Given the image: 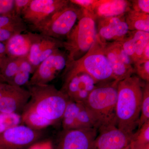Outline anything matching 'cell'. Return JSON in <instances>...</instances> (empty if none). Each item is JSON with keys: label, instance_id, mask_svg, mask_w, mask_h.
Masks as SVG:
<instances>
[{"label": "cell", "instance_id": "e0dca14e", "mask_svg": "<svg viewBox=\"0 0 149 149\" xmlns=\"http://www.w3.org/2000/svg\"><path fill=\"white\" fill-rule=\"evenodd\" d=\"M130 9V1L94 0L88 11L92 14L97 20L125 15Z\"/></svg>", "mask_w": 149, "mask_h": 149}, {"label": "cell", "instance_id": "8992f818", "mask_svg": "<svg viewBox=\"0 0 149 149\" xmlns=\"http://www.w3.org/2000/svg\"><path fill=\"white\" fill-rule=\"evenodd\" d=\"M83 10L70 2L56 13L35 32L62 40L66 38L83 14Z\"/></svg>", "mask_w": 149, "mask_h": 149}, {"label": "cell", "instance_id": "f546056e", "mask_svg": "<svg viewBox=\"0 0 149 149\" xmlns=\"http://www.w3.org/2000/svg\"><path fill=\"white\" fill-rule=\"evenodd\" d=\"M120 42L122 45L123 49L131 58L133 62L136 52V47L135 42L130 31L127 36Z\"/></svg>", "mask_w": 149, "mask_h": 149}, {"label": "cell", "instance_id": "5b68a950", "mask_svg": "<svg viewBox=\"0 0 149 149\" xmlns=\"http://www.w3.org/2000/svg\"><path fill=\"white\" fill-rule=\"evenodd\" d=\"M77 23L63 41V47L68 56V63L81 58L90 50L97 35L96 19L83 9Z\"/></svg>", "mask_w": 149, "mask_h": 149}, {"label": "cell", "instance_id": "836d02e7", "mask_svg": "<svg viewBox=\"0 0 149 149\" xmlns=\"http://www.w3.org/2000/svg\"><path fill=\"white\" fill-rule=\"evenodd\" d=\"M19 33H21L12 29H0V42L5 44L11 37Z\"/></svg>", "mask_w": 149, "mask_h": 149}, {"label": "cell", "instance_id": "4fadbf2b", "mask_svg": "<svg viewBox=\"0 0 149 149\" xmlns=\"http://www.w3.org/2000/svg\"><path fill=\"white\" fill-rule=\"evenodd\" d=\"M97 84L90 75L81 72L63 80L60 90L70 100L84 103Z\"/></svg>", "mask_w": 149, "mask_h": 149}, {"label": "cell", "instance_id": "d6a6232c", "mask_svg": "<svg viewBox=\"0 0 149 149\" xmlns=\"http://www.w3.org/2000/svg\"><path fill=\"white\" fill-rule=\"evenodd\" d=\"M31 2V0H15V14L22 17Z\"/></svg>", "mask_w": 149, "mask_h": 149}, {"label": "cell", "instance_id": "6da1fadb", "mask_svg": "<svg viewBox=\"0 0 149 149\" xmlns=\"http://www.w3.org/2000/svg\"><path fill=\"white\" fill-rule=\"evenodd\" d=\"M144 83L134 75L118 83L116 107V126L126 133L133 134L138 126Z\"/></svg>", "mask_w": 149, "mask_h": 149}, {"label": "cell", "instance_id": "30bf717a", "mask_svg": "<svg viewBox=\"0 0 149 149\" xmlns=\"http://www.w3.org/2000/svg\"><path fill=\"white\" fill-rule=\"evenodd\" d=\"M0 137V149H24L36 143L41 136L40 131L23 125L8 128Z\"/></svg>", "mask_w": 149, "mask_h": 149}, {"label": "cell", "instance_id": "4316f807", "mask_svg": "<svg viewBox=\"0 0 149 149\" xmlns=\"http://www.w3.org/2000/svg\"><path fill=\"white\" fill-rule=\"evenodd\" d=\"M149 120V82L144 83L143 90V97L141 103V114L138 123L140 128L145 123Z\"/></svg>", "mask_w": 149, "mask_h": 149}, {"label": "cell", "instance_id": "9a60e30c", "mask_svg": "<svg viewBox=\"0 0 149 149\" xmlns=\"http://www.w3.org/2000/svg\"><path fill=\"white\" fill-rule=\"evenodd\" d=\"M97 33L105 42L121 41L130 32L125 14L96 20Z\"/></svg>", "mask_w": 149, "mask_h": 149}, {"label": "cell", "instance_id": "277c9868", "mask_svg": "<svg viewBox=\"0 0 149 149\" xmlns=\"http://www.w3.org/2000/svg\"><path fill=\"white\" fill-rule=\"evenodd\" d=\"M30 95L26 107L54 123L62 119L69 98L51 84L28 85Z\"/></svg>", "mask_w": 149, "mask_h": 149}, {"label": "cell", "instance_id": "d590c367", "mask_svg": "<svg viewBox=\"0 0 149 149\" xmlns=\"http://www.w3.org/2000/svg\"><path fill=\"white\" fill-rule=\"evenodd\" d=\"M7 57L5 45L0 42V67Z\"/></svg>", "mask_w": 149, "mask_h": 149}, {"label": "cell", "instance_id": "5bb4252c", "mask_svg": "<svg viewBox=\"0 0 149 149\" xmlns=\"http://www.w3.org/2000/svg\"><path fill=\"white\" fill-rule=\"evenodd\" d=\"M98 133L92 149H123L133 141L134 133H126L113 125L102 127Z\"/></svg>", "mask_w": 149, "mask_h": 149}, {"label": "cell", "instance_id": "74e56055", "mask_svg": "<svg viewBox=\"0 0 149 149\" xmlns=\"http://www.w3.org/2000/svg\"><path fill=\"white\" fill-rule=\"evenodd\" d=\"M7 85L8 84H7V83H0V100H1L4 93L5 92L7 87Z\"/></svg>", "mask_w": 149, "mask_h": 149}, {"label": "cell", "instance_id": "3957f363", "mask_svg": "<svg viewBox=\"0 0 149 149\" xmlns=\"http://www.w3.org/2000/svg\"><path fill=\"white\" fill-rule=\"evenodd\" d=\"M118 83L113 80L98 83L84 103L94 118L97 130L104 126H116V107Z\"/></svg>", "mask_w": 149, "mask_h": 149}, {"label": "cell", "instance_id": "f35d334b", "mask_svg": "<svg viewBox=\"0 0 149 149\" xmlns=\"http://www.w3.org/2000/svg\"><path fill=\"white\" fill-rule=\"evenodd\" d=\"M6 130L4 126L3 125L2 121L0 115V133H2Z\"/></svg>", "mask_w": 149, "mask_h": 149}, {"label": "cell", "instance_id": "603a6c76", "mask_svg": "<svg viewBox=\"0 0 149 149\" xmlns=\"http://www.w3.org/2000/svg\"><path fill=\"white\" fill-rule=\"evenodd\" d=\"M21 58L7 57L0 67V80L10 85L18 70Z\"/></svg>", "mask_w": 149, "mask_h": 149}, {"label": "cell", "instance_id": "8d00e7d4", "mask_svg": "<svg viewBox=\"0 0 149 149\" xmlns=\"http://www.w3.org/2000/svg\"><path fill=\"white\" fill-rule=\"evenodd\" d=\"M147 60H149V44H148L144 49L141 58L139 61Z\"/></svg>", "mask_w": 149, "mask_h": 149}, {"label": "cell", "instance_id": "484cf974", "mask_svg": "<svg viewBox=\"0 0 149 149\" xmlns=\"http://www.w3.org/2000/svg\"><path fill=\"white\" fill-rule=\"evenodd\" d=\"M133 142L135 149H149V120L133 133Z\"/></svg>", "mask_w": 149, "mask_h": 149}, {"label": "cell", "instance_id": "7a4b0ae2", "mask_svg": "<svg viewBox=\"0 0 149 149\" xmlns=\"http://www.w3.org/2000/svg\"><path fill=\"white\" fill-rule=\"evenodd\" d=\"M105 43L97 35L95 42L86 54L67 65L63 72V80L81 72L89 74L97 84L114 80L105 54Z\"/></svg>", "mask_w": 149, "mask_h": 149}, {"label": "cell", "instance_id": "cb8c5ba5", "mask_svg": "<svg viewBox=\"0 0 149 149\" xmlns=\"http://www.w3.org/2000/svg\"><path fill=\"white\" fill-rule=\"evenodd\" d=\"M0 29H12L21 33L27 32L28 29L22 17L16 15L0 16Z\"/></svg>", "mask_w": 149, "mask_h": 149}, {"label": "cell", "instance_id": "f1b7e54d", "mask_svg": "<svg viewBox=\"0 0 149 149\" xmlns=\"http://www.w3.org/2000/svg\"><path fill=\"white\" fill-rule=\"evenodd\" d=\"M134 69L141 80L149 82V60L136 62L134 64Z\"/></svg>", "mask_w": 149, "mask_h": 149}, {"label": "cell", "instance_id": "ffe728a7", "mask_svg": "<svg viewBox=\"0 0 149 149\" xmlns=\"http://www.w3.org/2000/svg\"><path fill=\"white\" fill-rule=\"evenodd\" d=\"M21 116L22 124L36 131H40L54 124L37 114L32 109L27 107H25Z\"/></svg>", "mask_w": 149, "mask_h": 149}, {"label": "cell", "instance_id": "2e32d148", "mask_svg": "<svg viewBox=\"0 0 149 149\" xmlns=\"http://www.w3.org/2000/svg\"><path fill=\"white\" fill-rule=\"evenodd\" d=\"M30 98V93L27 89L8 84L0 100V112L21 114Z\"/></svg>", "mask_w": 149, "mask_h": 149}, {"label": "cell", "instance_id": "d6986e66", "mask_svg": "<svg viewBox=\"0 0 149 149\" xmlns=\"http://www.w3.org/2000/svg\"><path fill=\"white\" fill-rule=\"evenodd\" d=\"M4 44L8 57H27L31 45V32L27 31L14 35Z\"/></svg>", "mask_w": 149, "mask_h": 149}, {"label": "cell", "instance_id": "ab89813d", "mask_svg": "<svg viewBox=\"0 0 149 149\" xmlns=\"http://www.w3.org/2000/svg\"><path fill=\"white\" fill-rule=\"evenodd\" d=\"M123 149H135V147L134 146V144L133 141L130 143L129 145H128L127 146L125 147Z\"/></svg>", "mask_w": 149, "mask_h": 149}, {"label": "cell", "instance_id": "ac0fdd59", "mask_svg": "<svg viewBox=\"0 0 149 149\" xmlns=\"http://www.w3.org/2000/svg\"><path fill=\"white\" fill-rule=\"evenodd\" d=\"M104 50L111 67L114 80L119 82L135 73L134 67L128 64L125 58L114 49L111 43H105Z\"/></svg>", "mask_w": 149, "mask_h": 149}, {"label": "cell", "instance_id": "9c48e42d", "mask_svg": "<svg viewBox=\"0 0 149 149\" xmlns=\"http://www.w3.org/2000/svg\"><path fill=\"white\" fill-rule=\"evenodd\" d=\"M31 38V47L27 58L35 71L40 63L49 56L57 50L63 48V40L32 32Z\"/></svg>", "mask_w": 149, "mask_h": 149}, {"label": "cell", "instance_id": "1f68e13d", "mask_svg": "<svg viewBox=\"0 0 149 149\" xmlns=\"http://www.w3.org/2000/svg\"><path fill=\"white\" fill-rule=\"evenodd\" d=\"M131 9L139 12L149 14V0L130 1Z\"/></svg>", "mask_w": 149, "mask_h": 149}, {"label": "cell", "instance_id": "52a82bcc", "mask_svg": "<svg viewBox=\"0 0 149 149\" xmlns=\"http://www.w3.org/2000/svg\"><path fill=\"white\" fill-rule=\"evenodd\" d=\"M69 3V0H31L22 17L28 29L35 32L38 27Z\"/></svg>", "mask_w": 149, "mask_h": 149}, {"label": "cell", "instance_id": "44dd1931", "mask_svg": "<svg viewBox=\"0 0 149 149\" xmlns=\"http://www.w3.org/2000/svg\"><path fill=\"white\" fill-rule=\"evenodd\" d=\"M125 20L130 31L149 32V14L130 9L125 14Z\"/></svg>", "mask_w": 149, "mask_h": 149}, {"label": "cell", "instance_id": "ba28073f", "mask_svg": "<svg viewBox=\"0 0 149 149\" xmlns=\"http://www.w3.org/2000/svg\"><path fill=\"white\" fill-rule=\"evenodd\" d=\"M68 60V54L65 51L57 50L40 63L27 86L49 84L64 70Z\"/></svg>", "mask_w": 149, "mask_h": 149}, {"label": "cell", "instance_id": "7402d4cb", "mask_svg": "<svg viewBox=\"0 0 149 149\" xmlns=\"http://www.w3.org/2000/svg\"><path fill=\"white\" fill-rule=\"evenodd\" d=\"M34 72L27 57L21 58L18 71L10 85L19 87L27 85Z\"/></svg>", "mask_w": 149, "mask_h": 149}, {"label": "cell", "instance_id": "e575fe53", "mask_svg": "<svg viewBox=\"0 0 149 149\" xmlns=\"http://www.w3.org/2000/svg\"><path fill=\"white\" fill-rule=\"evenodd\" d=\"M28 149H54V146L52 141L47 140L36 142L30 146Z\"/></svg>", "mask_w": 149, "mask_h": 149}, {"label": "cell", "instance_id": "d4e9b609", "mask_svg": "<svg viewBox=\"0 0 149 149\" xmlns=\"http://www.w3.org/2000/svg\"><path fill=\"white\" fill-rule=\"evenodd\" d=\"M130 32L135 42L136 47V52L133 59L134 64L140 59L144 49L149 44V32L140 31Z\"/></svg>", "mask_w": 149, "mask_h": 149}, {"label": "cell", "instance_id": "7c38bea8", "mask_svg": "<svg viewBox=\"0 0 149 149\" xmlns=\"http://www.w3.org/2000/svg\"><path fill=\"white\" fill-rule=\"evenodd\" d=\"M97 134L95 128L63 130L54 149H92Z\"/></svg>", "mask_w": 149, "mask_h": 149}, {"label": "cell", "instance_id": "8fae6325", "mask_svg": "<svg viewBox=\"0 0 149 149\" xmlns=\"http://www.w3.org/2000/svg\"><path fill=\"white\" fill-rule=\"evenodd\" d=\"M61 120L64 130L87 128L97 129L94 118L83 103L76 102L70 100Z\"/></svg>", "mask_w": 149, "mask_h": 149}, {"label": "cell", "instance_id": "4dcf8cb0", "mask_svg": "<svg viewBox=\"0 0 149 149\" xmlns=\"http://www.w3.org/2000/svg\"><path fill=\"white\" fill-rule=\"evenodd\" d=\"M13 15H16L15 13V0H0V16Z\"/></svg>", "mask_w": 149, "mask_h": 149}, {"label": "cell", "instance_id": "83f0119b", "mask_svg": "<svg viewBox=\"0 0 149 149\" xmlns=\"http://www.w3.org/2000/svg\"><path fill=\"white\" fill-rule=\"evenodd\" d=\"M3 125L6 130L22 124L21 114L16 113H0Z\"/></svg>", "mask_w": 149, "mask_h": 149}]
</instances>
